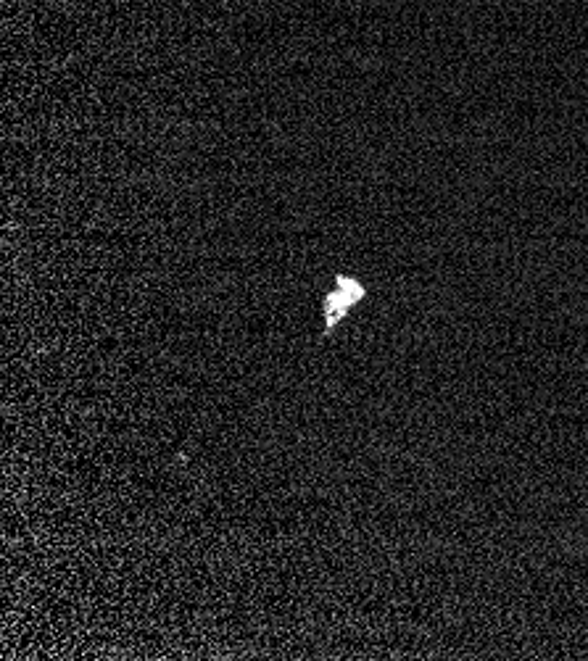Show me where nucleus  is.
I'll use <instances>...</instances> for the list:
<instances>
[{
	"mask_svg": "<svg viewBox=\"0 0 588 661\" xmlns=\"http://www.w3.org/2000/svg\"><path fill=\"white\" fill-rule=\"evenodd\" d=\"M367 288L356 277L349 274H335L333 288L327 290L325 298H322V319H325V338H330L341 322L349 317L351 311L364 301Z\"/></svg>",
	"mask_w": 588,
	"mask_h": 661,
	"instance_id": "f257e3e1",
	"label": "nucleus"
}]
</instances>
